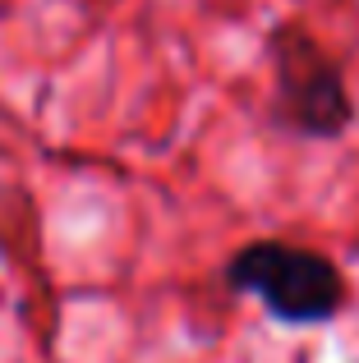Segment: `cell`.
<instances>
[{
  "label": "cell",
  "mask_w": 359,
  "mask_h": 363,
  "mask_svg": "<svg viewBox=\"0 0 359 363\" xmlns=\"http://www.w3.org/2000/svg\"><path fill=\"white\" fill-rule=\"evenodd\" d=\"M226 285L253 294L277 322L318 327L346 303V276L332 257L286 240H253L226 262Z\"/></svg>",
  "instance_id": "cell-1"
},
{
  "label": "cell",
  "mask_w": 359,
  "mask_h": 363,
  "mask_svg": "<svg viewBox=\"0 0 359 363\" xmlns=\"http://www.w3.org/2000/svg\"><path fill=\"white\" fill-rule=\"evenodd\" d=\"M272 60V120L295 138H341L355 124V101L341 65L299 23H281L267 37Z\"/></svg>",
  "instance_id": "cell-2"
}]
</instances>
